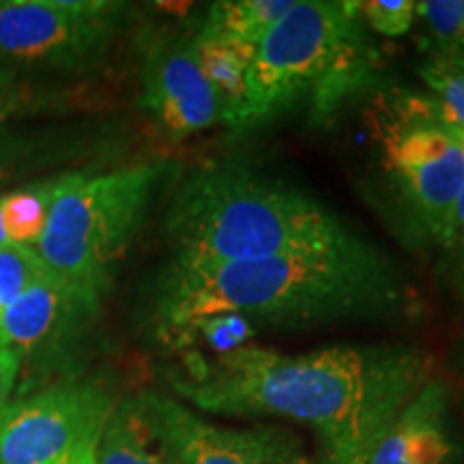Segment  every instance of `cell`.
<instances>
[{
	"label": "cell",
	"instance_id": "1",
	"mask_svg": "<svg viewBox=\"0 0 464 464\" xmlns=\"http://www.w3.org/2000/svg\"><path fill=\"white\" fill-rule=\"evenodd\" d=\"M432 379V357L411 344H335L310 353L239 346L183 353L179 396L205 413L282 417L318 437V464H368L406 402Z\"/></svg>",
	"mask_w": 464,
	"mask_h": 464
},
{
	"label": "cell",
	"instance_id": "2",
	"mask_svg": "<svg viewBox=\"0 0 464 464\" xmlns=\"http://www.w3.org/2000/svg\"><path fill=\"white\" fill-rule=\"evenodd\" d=\"M415 290L400 266L365 237L344 246L219 265L170 263L158 284L161 340L211 316L235 314L254 327L301 329L348 321H400Z\"/></svg>",
	"mask_w": 464,
	"mask_h": 464
},
{
	"label": "cell",
	"instance_id": "3",
	"mask_svg": "<svg viewBox=\"0 0 464 464\" xmlns=\"http://www.w3.org/2000/svg\"><path fill=\"white\" fill-rule=\"evenodd\" d=\"M177 265L258 260L362 239L307 191L246 161H208L181 183L168 213Z\"/></svg>",
	"mask_w": 464,
	"mask_h": 464
},
{
	"label": "cell",
	"instance_id": "4",
	"mask_svg": "<svg viewBox=\"0 0 464 464\" xmlns=\"http://www.w3.org/2000/svg\"><path fill=\"white\" fill-rule=\"evenodd\" d=\"M363 26L357 3L295 0L256 48L232 131L258 130L304 100L318 112L338 106L374 65Z\"/></svg>",
	"mask_w": 464,
	"mask_h": 464
},
{
	"label": "cell",
	"instance_id": "5",
	"mask_svg": "<svg viewBox=\"0 0 464 464\" xmlns=\"http://www.w3.org/2000/svg\"><path fill=\"white\" fill-rule=\"evenodd\" d=\"M374 164L402 241L437 252L464 189V149L430 95L382 92L372 110Z\"/></svg>",
	"mask_w": 464,
	"mask_h": 464
},
{
	"label": "cell",
	"instance_id": "6",
	"mask_svg": "<svg viewBox=\"0 0 464 464\" xmlns=\"http://www.w3.org/2000/svg\"><path fill=\"white\" fill-rule=\"evenodd\" d=\"M160 177V166H133L52 183L48 219L34 249L91 312L112 286Z\"/></svg>",
	"mask_w": 464,
	"mask_h": 464
},
{
	"label": "cell",
	"instance_id": "7",
	"mask_svg": "<svg viewBox=\"0 0 464 464\" xmlns=\"http://www.w3.org/2000/svg\"><path fill=\"white\" fill-rule=\"evenodd\" d=\"M97 382H61L0 413V464H97L114 409Z\"/></svg>",
	"mask_w": 464,
	"mask_h": 464
},
{
	"label": "cell",
	"instance_id": "8",
	"mask_svg": "<svg viewBox=\"0 0 464 464\" xmlns=\"http://www.w3.org/2000/svg\"><path fill=\"white\" fill-rule=\"evenodd\" d=\"M125 5L0 0V67L78 69L103 56Z\"/></svg>",
	"mask_w": 464,
	"mask_h": 464
},
{
	"label": "cell",
	"instance_id": "9",
	"mask_svg": "<svg viewBox=\"0 0 464 464\" xmlns=\"http://www.w3.org/2000/svg\"><path fill=\"white\" fill-rule=\"evenodd\" d=\"M147 393L181 464H312L304 443L288 430L219 426L177 400Z\"/></svg>",
	"mask_w": 464,
	"mask_h": 464
},
{
	"label": "cell",
	"instance_id": "10",
	"mask_svg": "<svg viewBox=\"0 0 464 464\" xmlns=\"http://www.w3.org/2000/svg\"><path fill=\"white\" fill-rule=\"evenodd\" d=\"M142 103L170 140L222 125L216 91L202 73L194 37L150 44L142 69Z\"/></svg>",
	"mask_w": 464,
	"mask_h": 464
},
{
	"label": "cell",
	"instance_id": "11",
	"mask_svg": "<svg viewBox=\"0 0 464 464\" xmlns=\"http://www.w3.org/2000/svg\"><path fill=\"white\" fill-rule=\"evenodd\" d=\"M456 458L448 387L430 379L392 421L368 464H456Z\"/></svg>",
	"mask_w": 464,
	"mask_h": 464
},
{
	"label": "cell",
	"instance_id": "12",
	"mask_svg": "<svg viewBox=\"0 0 464 464\" xmlns=\"http://www.w3.org/2000/svg\"><path fill=\"white\" fill-rule=\"evenodd\" d=\"M89 314V307L50 274L0 310V346H11L20 353L31 351L52 340L69 321Z\"/></svg>",
	"mask_w": 464,
	"mask_h": 464
},
{
	"label": "cell",
	"instance_id": "13",
	"mask_svg": "<svg viewBox=\"0 0 464 464\" xmlns=\"http://www.w3.org/2000/svg\"><path fill=\"white\" fill-rule=\"evenodd\" d=\"M97 464H181L147 392L114 404L97 450Z\"/></svg>",
	"mask_w": 464,
	"mask_h": 464
},
{
	"label": "cell",
	"instance_id": "14",
	"mask_svg": "<svg viewBox=\"0 0 464 464\" xmlns=\"http://www.w3.org/2000/svg\"><path fill=\"white\" fill-rule=\"evenodd\" d=\"M194 45L202 73L216 91L219 112H222V125L232 130L243 106L247 73L256 48L232 44L228 39L202 31L194 34Z\"/></svg>",
	"mask_w": 464,
	"mask_h": 464
},
{
	"label": "cell",
	"instance_id": "15",
	"mask_svg": "<svg viewBox=\"0 0 464 464\" xmlns=\"http://www.w3.org/2000/svg\"><path fill=\"white\" fill-rule=\"evenodd\" d=\"M295 0H222L207 9L200 31L258 48L266 33L293 9Z\"/></svg>",
	"mask_w": 464,
	"mask_h": 464
},
{
	"label": "cell",
	"instance_id": "16",
	"mask_svg": "<svg viewBox=\"0 0 464 464\" xmlns=\"http://www.w3.org/2000/svg\"><path fill=\"white\" fill-rule=\"evenodd\" d=\"M434 50V61L464 67V0H423L415 3Z\"/></svg>",
	"mask_w": 464,
	"mask_h": 464
},
{
	"label": "cell",
	"instance_id": "17",
	"mask_svg": "<svg viewBox=\"0 0 464 464\" xmlns=\"http://www.w3.org/2000/svg\"><path fill=\"white\" fill-rule=\"evenodd\" d=\"M52 198V183L39 188L17 189L0 198V213L11 243L37 246L42 237Z\"/></svg>",
	"mask_w": 464,
	"mask_h": 464
},
{
	"label": "cell",
	"instance_id": "18",
	"mask_svg": "<svg viewBox=\"0 0 464 464\" xmlns=\"http://www.w3.org/2000/svg\"><path fill=\"white\" fill-rule=\"evenodd\" d=\"M420 75L445 123L464 133V67L430 58L420 67Z\"/></svg>",
	"mask_w": 464,
	"mask_h": 464
},
{
	"label": "cell",
	"instance_id": "19",
	"mask_svg": "<svg viewBox=\"0 0 464 464\" xmlns=\"http://www.w3.org/2000/svg\"><path fill=\"white\" fill-rule=\"evenodd\" d=\"M50 274L34 247L17 243L5 246L0 249V310Z\"/></svg>",
	"mask_w": 464,
	"mask_h": 464
},
{
	"label": "cell",
	"instance_id": "20",
	"mask_svg": "<svg viewBox=\"0 0 464 464\" xmlns=\"http://www.w3.org/2000/svg\"><path fill=\"white\" fill-rule=\"evenodd\" d=\"M434 271L440 286L448 290L458 305L464 307V189L458 198L448 235L434 252Z\"/></svg>",
	"mask_w": 464,
	"mask_h": 464
},
{
	"label": "cell",
	"instance_id": "21",
	"mask_svg": "<svg viewBox=\"0 0 464 464\" xmlns=\"http://www.w3.org/2000/svg\"><path fill=\"white\" fill-rule=\"evenodd\" d=\"M363 24L385 37H400L411 31L415 22L413 0H368L357 3Z\"/></svg>",
	"mask_w": 464,
	"mask_h": 464
},
{
	"label": "cell",
	"instance_id": "22",
	"mask_svg": "<svg viewBox=\"0 0 464 464\" xmlns=\"http://www.w3.org/2000/svg\"><path fill=\"white\" fill-rule=\"evenodd\" d=\"M22 368V353L11 346H0V413L9 406L17 374Z\"/></svg>",
	"mask_w": 464,
	"mask_h": 464
},
{
	"label": "cell",
	"instance_id": "23",
	"mask_svg": "<svg viewBox=\"0 0 464 464\" xmlns=\"http://www.w3.org/2000/svg\"><path fill=\"white\" fill-rule=\"evenodd\" d=\"M24 147L17 138L9 136L7 131H0V183H5L17 170Z\"/></svg>",
	"mask_w": 464,
	"mask_h": 464
},
{
	"label": "cell",
	"instance_id": "24",
	"mask_svg": "<svg viewBox=\"0 0 464 464\" xmlns=\"http://www.w3.org/2000/svg\"><path fill=\"white\" fill-rule=\"evenodd\" d=\"M14 84H15V72L14 69L0 67V119L7 114L11 108V100H14Z\"/></svg>",
	"mask_w": 464,
	"mask_h": 464
},
{
	"label": "cell",
	"instance_id": "25",
	"mask_svg": "<svg viewBox=\"0 0 464 464\" xmlns=\"http://www.w3.org/2000/svg\"><path fill=\"white\" fill-rule=\"evenodd\" d=\"M9 237H7V230H5V224H3V213H0V249L5 246H9Z\"/></svg>",
	"mask_w": 464,
	"mask_h": 464
},
{
	"label": "cell",
	"instance_id": "26",
	"mask_svg": "<svg viewBox=\"0 0 464 464\" xmlns=\"http://www.w3.org/2000/svg\"><path fill=\"white\" fill-rule=\"evenodd\" d=\"M456 363L458 368H460V372L464 374V342L460 346H458V353H456Z\"/></svg>",
	"mask_w": 464,
	"mask_h": 464
},
{
	"label": "cell",
	"instance_id": "27",
	"mask_svg": "<svg viewBox=\"0 0 464 464\" xmlns=\"http://www.w3.org/2000/svg\"><path fill=\"white\" fill-rule=\"evenodd\" d=\"M451 131H454V130H451ZM454 133H456V131H454ZM456 138H458V140H460L462 149H464V133H456Z\"/></svg>",
	"mask_w": 464,
	"mask_h": 464
}]
</instances>
